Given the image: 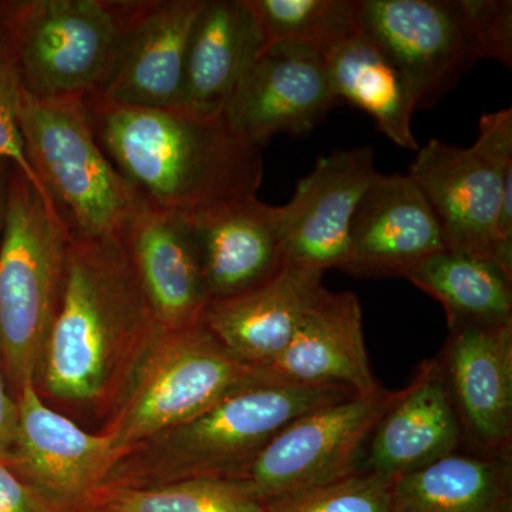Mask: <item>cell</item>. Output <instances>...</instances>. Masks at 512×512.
<instances>
[{
	"instance_id": "ac0fdd59",
	"label": "cell",
	"mask_w": 512,
	"mask_h": 512,
	"mask_svg": "<svg viewBox=\"0 0 512 512\" xmlns=\"http://www.w3.org/2000/svg\"><path fill=\"white\" fill-rule=\"evenodd\" d=\"M256 379L295 386H345L362 396L382 389L367 355L357 296L325 289L284 352L256 369Z\"/></svg>"
},
{
	"instance_id": "484cf974",
	"label": "cell",
	"mask_w": 512,
	"mask_h": 512,
	"mask_svg": "<svg viewBox=\"0 0 512 512\" xmlns=\"http://www.w3.org/2000/svg\"><path fill=\"white\" fill-rule=\"evenodd\" d=\"M265 46L309 47L326 59L360 28L362 0H245Z\"/></svg>"
},
{
	"instance_id": "8992f818",
	"label": "cell",
	"mask_w": 512,
	"mask_h": 512,
	"mask_svg": "<svg viewBox=\"0 0 512 512\" xmlns=\"http://www.w3.org/2000/svg\"><path fill=\"white\" fill-rule=\"evenodd\" d=\"M130 2H0V25L23 92L39 100L80 99L99 92L116 62Z\"/></svg>"
},
{
	"instance_id": "52a82bcc",
	"label": "cell",
	"mask_w": 512,
	"mask_h": 512,
	"mask_svg": "<svg viewBox=\"0 0 512 512\" xmlns=\"http://www.w3.org/2000/svg\"><path fill=\"white\" fill-rule=\"evenodd\" d=\"M345 386H295L255 379L207 410L154 437L157 468L151 487L185 478H229L276 434L303 414L355 396Z\"/></svg>"
},
{
	"instance_id": "30bf717a",
	"label": "cell",
	"mask_w": 512,
	"mask_h": 512,
	"mask_svg": "<svg viewBox=\"0 0 512 512\" xmlns=\"http://www.w3.org/2000/svg\"><path fill=\"white\" fill-rule=\"evenodd\" d=\"M399 396L400 389L382 387L303 414L229 478L266 507L356 473L377 423Z\"/></svg>"
},
{
	"instance_id": "d4e9b609",
	"label": "cell",
	"mask_w": 512,
	"mask_h": 512,
	"mask_svg": "<svg viewBox=\"0 0 512 512\" xmlns=\"http://www.w3.org/2000/svg\"><path fill=\"white\" fill-rule=\"evenodd\" d=\"M406 279L443 305L448 330L512 322V275L491 259L446 248Z\"/></svg>"
},
{
	"instance_id": "7402d4cb",
	"label": "cell",
	"mask_w": 512,
	"mask_h": 512,
	"mask_svg": "<svg viewBox=\"0 0 512 512\" xmlns=\"http://www.w3.org/2000/svg\"><path fill=\"white\" fill-rule=\"evenodd\" d=\"M264 47L245 0H207L188 43L180 110L198 116L224 113Z\"/></svg>"
},
{
	"instance_id": "7a4b0ae2",
	"label": "cell",
	"mask_w": 512,
	"mask_h": 512,
	"mask_svg": "<svg viewBox=\"0 0 512 512\" xmlns=\"http://www.w3.org/2000/svg\"><path fill=\"white\" fill-rule=\"evenodd\" d=\"M157 329L120 237H72L36 384L67 402L103 399L128 348H146Z\"/></svg>"
},
{
	"instance_id": "4dcf8cb0",
	"label": "cell",
	"mask_w": 512,
	"mask_h": 512,
	"mask_svg": "<svg viewBox=\"0 0 512 512\" xmlns=\"http://www.w3.org/2000/svg\"><path fill=\"white\" fill-rule=\"evenodd\" d=\"M18 429V402L10 390L5 357L0 343V458L9 461L15 447Z\"/></svg>"
},
{
	"instance_id": "6da1fadb",
	"label": "cell",
	"mask_w": 512,
	"mask_h": 512,
	"mask_svg": "<svg viewBox=\"0 0 512 512\" xmlns=\"http://www.w3.org/2000/svg\"><path fill=\"white\" fill-rule=\"evenodd\" d=\"M83 103L104 153L151 207L192 214L261 187V148L239 137L224 113Z\"/></svg>"
},
{
	"instance_id": "5bb4252c",
	"label": "cell",
	"mask_w": 512,
	"mask_h": 512,
	"mask_svg": "<svg viewBox=\"0 0 512 512\" xmlns=\"http://www.w3.org/2000/svg\"><path fill=\"white\" fill-rule=\"evenodd\" d=\"M338 103L330 92L323 56L309 47H264L232 94L224 116L229 127L261 148L278 134L311 133Z\"/></svg>"
},
{
	"instance_id": "8fae6325",
	"label": "cell",
	"mask_w": 512,
	"mask_h": 512,
	"mask_svg": "<svg viewBox=\"0 0 512 512\" xmlns=\"http://www.w3.org/2000/svg\"><path fill=\"white\" fill-rule=\"evenodd\" d=\"M18 429L10 466L47 500L69 512L93 503L126 454L106 433L84 431L50 409L26 382L16 394Z\"/></svg>"
},
{
	"instance_id": "cb8c5ba5",
	"label": "cell",
	"mask_w": 512,
	"mask_h": 512,
	"mask_svg": "<svg viewBox=\"0 0 512 512\" xmlns=\"http://www.w3.org/2000/svg\"><path fill=\"white\" fill-rule=\"evenodd\" d=\"M330 92L366 111L396 146L419 150L412 131L417 100L402 69L360 28L325 59Z\"/></svg>"
},
{
	"instance_id": "2e32d148",
	"label": "cell",
	"mask_w": 512,
	"mask_h": 512,
	"mask_svg": "<svg viewBox=\"0 0 512 512\" xmlns=\"http://www.w3.org/2000/svg\"><path fill=\"white\" fill-rule=\"evenodd\" d=\"M443 249L439 222L409 174H377L353 214L340 271L365 278H407Z\"/></svg>"
},
{
	"instance_id": "603a6c76",
	"label": "cell",
	"mask_w": 512,
	"mask_h": 512,
	"mask_svg": "<svg viewBox=\"0 0 512 512\" xmlns=\"http://www.w3.org/2000/svg\"><path fill=\"white\" fill-rule=\"evenodd\" d=\"M392 512H512V450L460 447L394 478Z\"/></svg>"
},
{
	"instance_id": "9c48e42d",
	"label": "cell",
	"mask_w": 512,
	"mask_h": 512,
	"mask_svg": "<svg viewBox=\"0 0 512 512\" xmlns=\"http://www.w3.org/2000/svg\"><path fill=\"white\" fill-rule=\"evenodd\" d=\"M412 178L429 202L446 248L483 256L512 275V256L497 241L495 224L512 181V110L484 114L474 146L430 140L417 150Z\"/></svg>"
},
{
	"instance_id": "3957f363",
	"label": "cell",
	"mask_w": 512,
	"mask_h": 512,
	"mask_svg": "<svg viewBox=\"0 0 512 512\" xmlns=\"http://www.w3.org/2000/svg\"><path fill=\"white\" fill-rule=\"evenodd\" d=\"M360 26L431 106L481 59L511 67L510 0H362Z\"/></svg>"
},
{
	"instance_id": "7c38bea8",
	"label": "cell",
	"mask_w": 512,
	"mask_h": 512,
	"mask_svg": "<svg viewBox=\"0 0 512 512\" xmlns=\"http://www.w3.org/2000/svg\"><path fill=\"white\" fill-rule=\"evenodd\" d=\"M205 2H130L113 69L99 92L83 101L133 109H180L188 43Z\"/></svg>"
},
{
	"instance_id": "ffe728a7",
	"label": "cell",
	"mask_w": 512,
	"mask_h": 512,
	"mask_svg": "<svg viewBox=\"0 0 512 512\" xmlns=\"http://www.w3.org/2000/svg\"><path fill=\"white\" fill-rule=\"evenodd\" d=\"M322 276L284 265L249 291L208 302L202 325L239 362L264 367L284 352L306 312L325 292Z\"/></svg>"
},
{
	"instance_id": "1f68e13d",
	"label": "cell",
	"mask_w": 512,
	"mask_h": 512,
	"mask_svg": "<svg viewBox=\"0 0 512 512\" xmlns=\"http://www.w3.org/2000/svg\"><path fill=\"white\" fill-rule=\"evenodd\" d=\"M13 165L0 161V239L5 228L6 208H8L10 171Z\"/></svg>"
},
{
	"instance_id": "44dd1931",
	"label": "cell",
	"mask_w": 512,
	"mask_h": 512,
	"mask_svg": "<svg viewBox=\"0 0 512 512\" xmlns=\"http://www.w3.org/2000/svg\"><path fill=\"white\" fill-rule=\"evenodd\" d=\"M463 447L460 423L443 373L434 359L424 360L412 382L377 423L363 470L394 478L420 470Z\"/></svg>"
},
{
	"instance_id": "83f0119b",
	"label": "cell",
	"mask_w": 512,
	"mask_h": 512,
	"mask_svg": "<svg viewBox=\"0 0 512 512\" xmlns=\"http://www.w3.org/2000/svg\"><path fill=\"white\" fill-rule=\"evenodd\" d=\"M392 478L372 471L339 478L266 505L265 512H392Z\"/></svg>"
},
{
	"instance_id": "9a60e30c",
	"label": "cell",
	"mask_w": 512,
	"mask_h": 512,
	"mask_svg": "<svg viewBox=\"0 0 512 512\" xmlns=\"http://www.w3.org/2000/svg\"><path fill=\"white\" fill-rule=\"evenodd\" d=\"M436 359L463 447L512 450V322L451 329Z\"/></svg>"
},
{
	"instance_id": "d6a6232c",
	"label": "cell",
	"mask_w": 512,
	"mask_h": 512,
	"mask_svg": "<svg viewBox=\"0 0 512 512\" xmlns=\"http://www.w3.org/2000/svg\"><path fill=\"white\" fill-rule=\"evenodd\" d=\"M77 512H104V511L101 510L100 507H97L96 504H90V505H87L86 508H83V510H80Z\"/></svg>"
},
{
	"instance_id": "277c9868",
	"label": "cell",
	"mask_w": 512,
	"mask_h": 512,
	"mask_svg": "<svg viewBox=\"0 0 512 512\" xmlns=\"http://www.w3.org/2000/svg\"><path fill=\"white\" fill-rule=\"evenodd\" d=\"M70 239L55 205L13 167L0 239V343L15 397L23 384L36 382L59 308Z\"/></svg>"
},
{
	"instance_id": "ba28073f",
	"label": "cell",
	"mask_w": 512,
	"mask_h": 512,
	"mask_svg": "<svg viewBox=\"0 0 512 512\" xmlns=\"http://www.w3.org/2000/svg\"><path fill=\"white\" fill-rule=\"evenodd\" d=\"M107 436L121 453L148 443L256 379L204 325L157 329Z\"/></svg>"
},
{
	"instance_id": "4fadbf2b",
	"label": "cell",
	"mask_w": 512,
	"mask_h": 512,
	"mask_svg": "<svg viewBox=\"0 0 512 512\" xmlns=\"http://www.w3.org/2000/svg\"><path fill=\"white\" fill-rule=\"evenodd\" d=\"M379 174L375 151L363 146L320 157L279 207L285 265L325 274L342 268L357 204Z\"/></svg>"
},
{
	"instance_id": "e0dca14e",
	"label": "cell",
	"mask_w": 512,
	"mask_h": 512,
	"mask_svg": "<svg viewBox=\"0 0 512 512\" xmlns=\"http://www.w3.org/2000/svg\"><path fill=\"white\" fill-rule=\"evenodd\" d=\"M120 239L157 328L201 323L210 298L190 215L144 205Z\"/></svg>"
},
{
	"instance_id": "f1b7e54d",
	"label": "cell",
	"mask_w": 512,
	"mask_h": 512,
	"mask_svg": "<svg viewBox=\"0 0 512 512\" xmlns=\"http://www.w3.org/2000/svg\"><path fill=\"white\" fill-rule=\"evenodd\" d=\"M22 96L23 87L18 67L0 25V161L18 168L20 173L35 185L40 194L52 202L45 188L37 180L35 171L30 167L25 148H23L19 127Z\"/></svg>"
},
{
	"instance_id": "4316f807",
	"label": "cell",
	"mask_w": 512,
	"mask_h": 512,
	"mask_svg": "<svg viewBox=\"0 0 512 512\" xmlns=\"http://www.w3.org/2000/svg\"><path fill=\"white\" fill-rule=\"evenodd\" d=\"M92 504L104 512H265V505L244 485L221 477L113 488L97 495Z\"/></svg>"
},
{
	"instance_id": "d6986e66",
	"label": "cell",
	"mask_w": 512,
	"mask_h": 512,
	"mask_svg": "<svg viewBox=\"0 0 512 512\" xmlns=\"http://www.w3.org/2000/svg\"><path fill=\"white\" fill-rule=\"evenodd\" d=\"M188 215L210 301L249 291L285 265L279 207L256 195Z\"/></svg>"
},
{
	"instance_id": "f546056e",
	"label": "cell",
	"mask_w": 512,
	"mask_h": 512,
	"mask_svg": "<svg viewBox=\"0 0 512 512\" xmlns=\"http://www.w3.org/2000/svg\"><path fill=\"white\" fill-rule=\"evenodd\" d=\"M0 512H69L47 500L0 458Z\"/></svg>"
},
{
	"instance_id": "5b68a950",
	"label": "cell",
	"mask_w": 512,
	"mask_h": 512,
	"mask_svg": "<svg viewBox=\"0 0 512 512\" xmlns=\"http://www.w3.org/2000/svg\"><path fill=\"white\" fill-rule=\"evenodd\" d=\"M19 127L30 167L72 237H120L147 205L104 153L83 100L23 92Z\"/></svg>"
}]
</instances>
